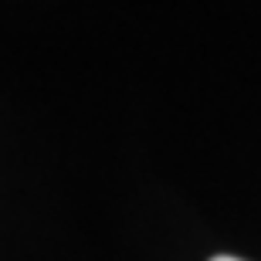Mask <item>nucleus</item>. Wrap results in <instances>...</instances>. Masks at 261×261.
<instances>
[{"label":"nucleus","mask_w":261,"mask_h":261,"mask_svg":"<svg viewBox=\"0 0 261 261\" xmlns=\"http://www.w3.org/2000/svg\"><path fill=\"white\" fill-rule=\"evenodd\" d=\"M214 261H238V258H214Z\"/></svg>","instance_id":"nucleus-1"}]
</instances>
